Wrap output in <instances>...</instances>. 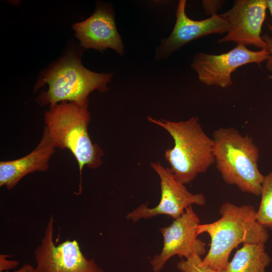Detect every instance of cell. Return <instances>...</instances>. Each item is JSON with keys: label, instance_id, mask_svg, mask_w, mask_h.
Instances as JSON below:
<instances>
[{"label": "cell", "instance_id": "1", "mask_svg": "<svg viewBox=\"0 0 272 272\" xmlns=\"http://www.w3.org/2000/svg\"><path fill=\"white\" fill-rule=\"evenodd\" d=\"M221 218L211 223L199 224L198 235L207 233L211 238L210 249L202 262L211 268L223 272L233 249L242 243L265 244L267 229L257 221L256 211L249 205L237 206L229 202L220 209Z\"/></svg>", "mask_w": 272, "mask_h": 272}, {"label": "cell", "instance_id": "2", "mask_svg": "<svg viewBox=\"0 0 272 272\" xmlns=\"http://www.w3.org/2000/svg\"><path fill=\"white\" fill-rule=\"evenodd\" d=\"M147 118L165 129L173 138L174 146L166 150L165 158L179 182L189 183L215 163L213 140L204 131L198 117L178 122L150 116Z\"/></svg>", "mask_w": 272, "mask_h": 272}, {"label": "cell", "instance_id": "3", "mask_svg": "<svg viewBox=\"0 0 272 272\" xmlns=\"http://www.w3.org/2000/svg\"><path fill=\"white\" fill-rule=\"evenodd\" d=\"M215 163L224 181L244 192L260 195L264 175L260 172L258 148L248 135L234 127H220L213 133Z\"/></svg>", "mask_w": 272, "mask_h": 272}, {"label": "cell", "instance_id": "4", "mask_svg": "<svg viewBox=\"0 0 272 272\" xmlns=\"http://www.w3.org/2000/svg\"><path fill=\"white\" fill-rule=\"evenodd\" d=\"M45 122L55 148L67 149L77 161L80 176L83 168H98L102 163L103 150L92 143L88 131L91 119L88 101L79 104L62 101L50 105L45 113Z\"/></svg>", "mask_w": 272, "mask_h": 272}, {"label": "cell", "instance_id": "5", "mask_svg": "<svg viewBox=\"0 0 272 272\" xmlns=\"http://www.w3.org/2000/svg\"><path fill=\"white\" fill-rule=\"evenodd\" d=\"M112 77L111 73H97L88 70L82 64L78 56L70 53L41 75L36 89L46 83L48 89L40 94L38 103L50 105L70 101L83 104L88 101V96L93 91H107V84Z\"/></svg>", "mask_w": 272, "mask_h": 272}, {"label": "cell", "instance_id": "6", "mask_svg": "<svg viewBox=\"0 0 272 272\" xmlns=\"http://www.w3.org/2000/svg\"><path fill=\"white\" fill-rule=\"evenodd\" d=\"M54 221L51 217L34 252L36 266L31 272H103L94 259H87L76 240L55 245Z\"/></svg>", "mask_w": 272, "mask_h": 272}, {"label": "cell", "instance_id": "7", "mask_svg": "<svg viewBox=\"0 0 272 272\" xmlns=\"http://www.w3.org/2000/svg\"><path fill=\"white\" fill-rule=\"evenodd\" d=\"M150 165L160 180V201L152 208H149L147 203L141 204L127 214V220L137 222L161 215L175 219L181 216L188 207L193 205L202 206L205 204L204 195L189 191L184 184L175 178L169 168L165 167L160 162H152Z\"/></svg>", "mask_w": 272, "mask_h": 272}, {"label": "cell", "instance_id": "8", "mask_svg": "<svg viewBox=\"0 0 272 272\" xmlns=\"http://www.w3.org/2000/svg\"><path fill=\"white\" fill-rule=\"evenodd\" d=\"M269 56L267 50L252 51L245 45L237 44L228 52L220 54L198 53L190 65L203 84L226 88L233 84L231 74L237 69L248 63L260 64Z\"/></svg>", "mask_w": 272, "mask_h": 272}, {"label": "cell", "instance_id": "9", "mask_svg": "<svg viewBox=\"0 0 272 272\" xmlns=\"http://www.w3.org/2000/svg\"><path fill=\"white\" fill-rule=\"evenodd\" d=\"M199 224L198 216L190 206L170 225L159 229L163 244L160 253L150 261L154 272H160L175 255L187 259L193 254L201 256L205 253L206 244L197 238L196 228Z\"/></svg>", "mask_w": 272, "mask_h": 272}, {"label": "cell", "instance_id": "10", "mask_svg": "<svg viewBox=\"0 0 272 272\" xmlns=\"http://www.w3.org/2000/svg\"><path fill=\"white\" fill-rule=\"evenodd\" d=\"M267 9V0L235 1L232 8L223 13L229 27L226 35L218 43L233 42L267 50V45L261 35Z\"/></svg>", "mask_w": 272, "mask_h": 272}, {"label": "cell", "instance_id": "11", "mask_svg": "<svg viewBox=\"0 0 272 272\" xmlns=\"http://www.w3.org/2000/svg\"><path fill=\"white\" fill-rule=\"evenodd\" d=\"M186 3L185 0L179 1L174 27L169 36L163 38L156 49V60L167 58L184 45L202 36L227 32L229 24L223 14L213 15L202 20H193L186 14Z\"/></svg>", "mask_w": 272, "mask_h": 272}, {"label": "cell", "instance_id": "12", "mask_svg": "<svg viewBox=\"0 0 272 272\" xmlns=\"http://www.w3.org/2000/svg\"><path fill=\"white\" fill-rule=\"evenodd\" d=\"M72 28L81 45L85 49L93 48L103 52L109 48L121 56L125 53L110 5L98 3L95 12L90 17L74 24Z\"/></svg>", "mask_w": 272, "mask_h": 272}, {"label": "cell", "instance_id": "13", "mask_svg": "<svg viewBox=\"0 0 272 272\" xmlns=\"http://www.w3.org/2000/svg\"><path fill=\"white\" fill-rule=\"evenodd\" d=\"M55 148L45 126L41 141L31 153L16 160L0 162V186L10 189L26 175L46 171Z\"/></svg>", "mask_w": 272, "mask_h": 272}, {"label": "cell", "instance_id": "14", "mask_svg": "<svg viewBox=\"0 0 272 272\" xmlns=\"http://www.w3.org/2000/svg\"><path fill=\"white\" fill-rule=\"evenodd\" d=\"M270 262L264 244L243 243L223 272H266Z\"/></svg>", "mask_w": 272, "mask_h": 272}, {"label": "cell", "instance_id": "15", "mask_svg": "<svg viewBox=\"0 0 272 272\" xmlns=\"http://www.w3.org/2000/svg\"><path fill=\"white\" fill-rule=\"evenodd\" d=\"M260 195L257 220L266 229L272 231V171L264 176Z\"/></svg>", "mask_w": 272, "mask_h": 272}, {"label": "cell", "instance_id": "16", "mask_svg": "<svg viewBox=\"0 0 272 272\" xmlns=\"http://www.w3.org/2000/svg\"><path fill=\"white\" fill-rule=\"evenodd\" d=\"M177 267L181 272H218L204 264L201 256L197 254L181 260L177 263Z\"/></svg>", "mask_w": 272, "mask_h": 272}, {"label": "cell", "instance_id": "17", "mask_svg": "<svg viewBox=\"0 0 272 272\" xmlns=\"http://www.w3.org/2000/svg\"><path fill=\"white\" fill-rule=\"evenodd\" d=\"M267 8L269 10L270 15L272 17V0H267ZM268 28L271 30L272 32V25H268ZM262 39L267 45L268 48L267 51L269 52V56L268 59L266 61V68L270 72H272V37L268 36V35L264 34L262 35Z\"/></svg>", "mask_w": 272, "mask_h": 272}, {"label": "cell", "instance_id": "18", "mask_svg": "<svg viewBox=\"0 0 272 272\" xmlns=\"http://www.w3.org/2000/svg\"><path fill=\"white\" fill-rule=\"evenodd\" d=\"M223 1H203L202 6L205 11L208 15H216L217 11L221 8Z\"/></svg>", "mask_w": 272, "mask_h": 272}, {"label": "cell", "instance_id": "19", "mask_svg": "<svg viewBox=\"0 0 272 272\" xmlns=\"http://www.w3.org/2000/svg\"><path fill=\"white\" fill-rule=\"evenodd\" d=\"M9 257L7 254L0 255V272L15 268L19 265V263L18 261L9 260Z\"/></svg>", "mask_w": 272, "mask_h": 272}, {"label": "cell", "instance_id": "20", "mask_svg": "<svg viewBox=\"0 0 272 272\" xmlns=\"http://www.w3.org/2000/svg\"><path fill=\"white\" fill-rule=\"evenodd\" d=\"M33 267H34L31 265L26 263L23 265L18 270H15L13 272H31Z\"/></svg>", "mask_w": 272, "mask_h": 272}]
</instances>
